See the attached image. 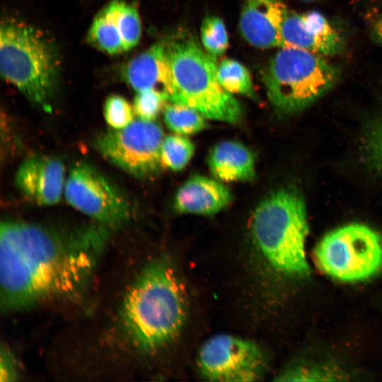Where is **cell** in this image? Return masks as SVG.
<instances>
[{
	"label": "cell",
	"mask_w": 382,
	"mask_h": 382,
	"mask_svg": "<svg viewBox=\"0 0 382 382\" xmlns=\"http://www.w3.org/2000/svg\"><path fill=\"white\" fill-rule=\"evenodd\" d=\"M278 14V29L284 47H294L322 56L340 53L342 39L324 15L312 11L298 13L282 2Z\"/></svg>",
	"instance_id": "11"
},
{
	"label": "cell",
	"mask_w": 382,
	"mask_h": 382,
	"mask_svg": "<svg viewBox=\"0 0 382 382\" xmlns=\"http://www.w3.org/2000/svg\"><path fill=\"white\" fill-rule=\"evenodd\" d=\"M280 0H247L239 26L244 39L258 48L283 47L278 29Z\"/></svg>",
	"instance_id": "16"
},
{
	"label": "cell",
	"mask_w": 382,
	"mask_h": 382,
	"mask_svg": "<svg viewBox=\"0 0 382 382\" xmlns=\"http://www.w3.org/2000/svg\"><path fill=\"white\" fill-rule=\"evenodd\" d=\"M208 164L212 175L221 181L246 182L255 178V155L238 141H224L215 145Z\"/></svg>",
	"instance_id": "17"
},
{
	"label": "cell",
	"mask_w": 382,
	"mask_h": 382,
	"mask_svg": "<svg viewBox=\"0 0 382 382\" xmlns=\"http://www.w3.org/2000/svg\"><path fill=\"white\" fill-rule=\"evenodd\" d=\"M217 77L221 86L231 94H241L256 100L248 69L240 62L225 59L217 66Z\"/></svg>",
	"instance_id": "19"
},
{
	"label": "cell",
	"mask_w": 382,
	"mask_h": 382,
	"mask_svg": "<svg viewBox=\"0 0 382 382\" xmlns=\"http://www.w3.org/2000/svg\"><path fill=\"white\" fill-rule=\"evenodd\" d=\"M198 364L202 375L215 381H254L264 371L260 347L250 340L221 334L204 343Z\"/></svg>",
	"instance_id": "10"
},
{
	"label": "cell",
	"mask_w": 382,
	"mask_h": 382,
	"mask_svg": "<svg viewBox=\"0 0 382 382\" xmlns=\"http://www.w3.org/2000/svg\"><path fill=\"white\" fill-rule=\"evenodd\" d=\"M65 168L56 157L33 154L19 166L16 184L28 200L40 205L58 203L64 192Z\"/></svg>",
	"instance_id": "13"
},
{
	"label": "cell",
	"mask_w": 382,
	"mask_h": 382,
	"mask_svg": "<svg viewBox=\"0 0 382 382\" xmlns=\"http://www.w3.org/2000/svg\"><path fill=\"white\" fill-rule=\"evenodd\" d=\"M163 118L169 129L181 135L199 132L207 126L206 118L197 110L176 103L166 104Z\"/></svg>",
	"instance_id": "18"
},
{
	"label": "cell",
	"mask_w": 382,
	"mask_h": 382,
	"mask_svg": "<svg viewBox=\"0 0 382 382\" xmlns=\"http://www.w3.org/2000/svg\"><path fill=\"white\" fill-rule=\"evenodd\" d=\"M0 70L29 100L45 110L51 109L59 59L54 45L39 30L18 20L2 21Z\"/></svg>",
	"instance_id": "5"
},
{
	"label": "cell",
	"mask_w": 382,
	"mask_h": 382,
	"mask_svg": "<svg viewBox=\"0 0 382 382\" xmlns=\"http://www.w3.org/2000/svg\"><path fill=\"white\" fill-rule=\"evenodd\" d=\"M363 149L369 164L382 174V117L368 128L364 139Z\"/></svg>",
	"instance_id": "24"
},
{
	"label": "cell",
	"mask_w": 382,
	"mask_h": 382,
	"mask_svg": "<svg viewBox=\"0 0 382 382\" xmlns=\"http://www.w3.org/2000/svg\"><path fill=\"white\" fill-rule=\"evenodd\" d=\"M282 380L289 381H332L337 374L325 368L298 367L284 374Z\"/></svg>",
	"instance_id": "25"
},
{
	"label": "cell",
	"mask_w": 382,
	"mask_h": 382,
	"mask_svg": "<svg viewBox=\"0 0 382 382\" xmlns=\"http://www.w3.org/2000/svg\"><path fill=\"white\" fill-rule=\"evenodd\" d=\"M340 71L324 56L294 47H280L263 76L267 95L279 113L299 112L328 92Z\"/></svg>",
	"instance_id": "6"
},
{
	"label": "cell",
	"mask_w": 382,
	"mask_h": 382,
	"mask_svg": "<svg viewBox=\"0 0 382 382\" xmlns=\"http://www.w3.org/2000/svg\"><path fill=\"white\" fill-rule=\"evenodd\" d=\"M201 40L204 50L215 57L226 52L228 44V34L219 17L207 16L204 18L201 27Z\"/></svg>",
	"instance_id": "21"
},
{
	"label": "cell",
	"mask_w": 382,
	"mask_h": 382,
	"mask_svg": "<svg viewBox=\"0 0 382 382\" xmlns=\"http://www.w3.org/2000/svg\"><path fill=\"white\" fill-rule=\"evenodd\" d=\"M105 122L112 129H122L130 125L134 120L133 105L122 96H109L103 105Z\"/></svg>",
	"instance_id": "22"
},
{
	"label": "cell",
	"mask_w": 382,
	"mask_h": 382,
	"mask_svg": "<svg viewBox=\"0 0 382 382\" xmlns=\"http://www.w3.org/2000/svg\"><path fill=\"white\" fill-rule=\"evenodd\" d=\"M374 32L382 45V16H381L374 23Z\"/></svg>",
	"instance_id": "27"
},
{
	"label": "cell",
	"mask_w": 382,
	"mask_h": 382,
	"mask_svg": "<svg viewBox=\"0 0 382 382\" xmlns=\"http://www.w3.org/2000/svg\"><path fill=\"white\" fill-rule=\"evenodd\" d=\"M141 35V23L137 8L124 0H113L96 16L87 40L104 52L117 54L134 47Z\"/></svg>",
	"instance_id": "12"
},
{
	"label": "cell",
	"mask_w": 382,
	"mask_h": 382,
	"mask_svg": "<svg viewBox=\"0 0 382 382\" xmlns=\"http://www.w3.org/2000/svg\"><path fill=\"white\" fill-rule=\"evenodd\" d=\"M253 239L266 260L284 274H310L306 255L308 224L304 200L294 190L281 189L266 196L251 219Z\"/></svg>",
	"instance_id": "3"
},
{
	"label": "cell",
	"mask_w": 382,
	"mask_h": 382,
	"mask_svg": "<svg viewBox=\"0 0 382 382\" xmlns=\"http://www.w3.org/2000/svg\"><path fill=\"white\" fill-rule=\"evenodd\" d=\"M161 126L155 121L135 119L122 129L100 134L95 144L108 161L137 178H151L163 168Z\"/></svg>",
	"instance_id": "8"
},
{
	"label": "cell",
	"mask_w": 382,
	"mask_h": 382,
	"mask_svg": "<svg viewBox=\"0 0 382 382\" xmlns=\"http://www.w3.org/2000/svg\"><path fill=\"white\" fill-rule=\"evenodd\" d=\"M21 376L20 366L12 352L6 346L1 347L0 354L1 381H15Z\"/></svg>",
	"instance_id": "26"
},
{
	"label": "cell",
	"mask_w": 382,
	"mask_h": 382,
	"mask_svg": "<svg viewBox=\"0 0 382 382\" xmlns=\"http://www.w3.org/2000/svg\"><path fill=\"white\" fill-rule=\"evenodd\" d=\"M185 291L171 264L164 258L148 263L126 292L120 319L129 341L151 353L179 334L186 320Z\"/></svg>",
	"instance_id": "2"
},
{
	"label": "cell",
	"mask_w": 382,
	"mask_h": 382,
	"mask_svg": "<svg viewBox=\"0 0 382 382\" xmlns=\"http://www.w3.org/2000/svg\"><path fill=\"white\" fill-rule=\"evenodd\" d=\"M164 45L175 88L173 103L192 108L206 119L239 122L242 107L220 84L216 57L187 32L176 33Z\"/></svg>",
	"instance_id": "4"
},
{
	"label": "cell",
	"mask_w": 382,
	"mask_h": 382,
	"mask_svg": "<svg viewBox=\"0 0 382 382\" xmlns=\"http://www.w3.org/2000/svg\"><path fill=\"white\" fill-rule=\"evenodd\" d=\"M231 200L227 186L216 180L195 175L178 190L174 207L180 213L212 215L225 209Z\"/></svg>",
	"instance_id": "15"
},
{
	"label": "cell",
	"mask_w": 382,
	"mask_h": 382,
	"mask_svg": "<svg viewBox=\"0 0 382 382\" xmlns=\"http://www.w3.org/2000/svg\"><path fill=\"white\" fill-rule=\"evenodd\" d=\"M64 195L71 206L111 228L130 219V205L125 195L88 163L79 162L70 169Z\"/></svg>",
	"instance_id": "9"
},
{
	"label": "cell",
	"mask_w": 382,
	"mask_h": 382,
	"mask_svg": "<svg viewBox=\"0 0 382 382\" xmlns=\"http://www.w3.org/2000/svg\"><path fill=\"white\" fill-rule=\"evenodd\" d=\"M194 151V144L186 137L180 135L166 136L161 146L163 166L174 171L181 170L189 163Z\"/></svg>",
	"instance_id": "20"
},
{
	"label": "cell",
	"mask_w": 382,
	"mask_h": 382,
	"mask_svg": "<svg viewBox=\"0 0 382 382\" xmlns=\"http://www.w3.org/2000/svg\"><path fill=\"white\" fill-rule=\"evenodd\" d=\"M95 222L70 228L6 219L0 227V303L13 313L74 300L88 289L110 240Z\"/></svg>",
	"instance_id": "1"
},
{
	"label": "cell",
	"mask_w": 382,
	"mask_h": 382,
	"mask_svg": "<svg viewBox=\"0 0 382 382\" xmlns=\"http://www.w3.org/2000/svg\"><path fill=\"white\" fill-rule=\"evenodd\" d=\"M301 1H306V2H311V1H315L316 0H301Z\"/></svg>",
	"instance_id": "28"
},
{
	"label": "cell",
	"mask_w": 382,
	"mask_h": 382,
	"mask_svg": "<svg viewBox=\"0 0 382 382\" xmlns=\"http://www.w3.org/2000/svg\"><path fill=\"white\" fill-rule=\"evenodd\" d=\"M122 76L136 92L154 89L170 103L174 100L175 88L165 45L155 44L132 59L125 65Z\"/></svg>",
	"instance_id": "14"
},
{
	"label": "cell",
	"mask_w": 382,
	"mask_h": 382,
	"mask_svg": "<svg viewBox=\"0 0 382 382\" xmlns=\"http://www.w3.org/2000/svg\"><path fill=\"white\" fill-rule=\"evenodd\" d=\"M166 98L154 89L137 92L133 101L135 115L143 120L155 121L165 108Z\"/></svg>",
	"instance_id": "23"
},
{
	"label": "cell",
	"mask_w": 382,
	"mask_h": 382,
	"mask_svg": "<svg viewBox=\"0 0 382 382\" xmlns=\"http://www.w3.org/2000/svg\"><path fill=\"white\" fill-rule=\"evenodd\" d=\"M313 253L318 267L338 281L361 282L382 271V236L364 224H347L330 231Z\"/></svg>",
	"instance_id": "7"
}]
</instances>
